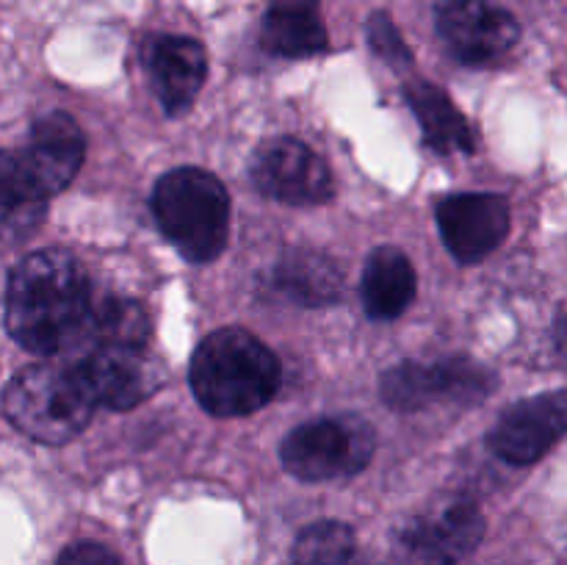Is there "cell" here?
I'll list each match as a JSON object with an SVG mask.
<instances>
[{
    "instance_id": "8",
    "label": "cell",
    "mask_w": 567,
    "mask_h": 565,
    "mask_svg": "<svg viewBox=\"0 0 567 565\" xmlns=\"http://www.w3.org/2000/svg\"><path fill=\"white\" fill-rule=\"evenodd\" d=\"M255 188L288 205H319L332 197L327 161L297 138L277 136L260 144L249 161Z\"/></svg>"
},
{
    "instance_id": "1",
    "label": "cell",
    "mask_w": 567,
    "mask_h": 565,
    "mask_svg": "<svg viewBox=\"0 0 567 565\" xmlns=\"http://www.w3.org/2000/svg\"><path fill=\"white\" fill-rule=\"evenodd\" d=\"M86 271L64 249H39L14 266L6 288V327L22 349L59 355L75 349L92 310Z\"/></svg>"
},
{
    "instance_id": "13",
    "label": "cell",
    "mask_w": 567,
    "mask_h": 565,
    "mask_svg": "<svg viewBox=\"0 0 567 565\" xmlns=\"http://www.w3.org/2000/svg\"><path fill=\"white\" fill-rule=\"evenodd\" d=\"M83 150H86V142L72 116L53 111L37 120L31 142L22 150V155L37 183L39 197L48 199L70 186L83 164Z\"/></svg>"
},
{
    "instance_id": "3",
    "label": "cell",
    "mask_w": 567,
    "mask_h": 565,
    "mask_svg": "<svg viewBox=\"0 0 567 565\" xmlns=\"http://www.w3.org/2000/svg\"><path fill=\"white\" fill-rule=\"evenodd\" d=\"M153 214L172 247L192 264H208L225 249L230 197L210 172L197 166L166 172L153 188Z\"/></svg>"
},
{
    "instance_id": "16",
    "label": "cell",
    "mask_w": 567,
    "mask_h": 565,
    "mask_svg": "<svg viewBox=\"0 0 567 565\" xmlns=\"http://www.w3.org/2000/svg\"><path fill=\"white\" fill-rule=\"evenodd\" d=\"M363 305L371 319H396L415 299V269L396 247H380L369 255L363 271Z\"/></svg>"
},
{
    "instance_id": "17",
    "label": "cell",
    "mask_w": 567,
    "mask_h": 565,
    "mask_svg": "<svg viewBox=\"0 0 567 565\" xmlns=\"http://www.w3.org/2000/svg\"><path fill=\"white\" fill-rule=\"evenodd\" d=\"M269 286L282 299L305 305V308L330 305L341 297V275H338L336 264L324 255L308 253V249L282 255L271 271Z\"/></svg>"
},
{
    "instance_id": "11",
    "label": "cell",
    "mask_w": 567,
    "mask_h": 565,
    "mask_svg": "<svg viewBox=\"0 0 567 565\" xmlns=\"http://www.w3.org/2000/svg\"><path fill=\"white\" fill-rule=\"evenodd\" d=\"M567 432V391H548L504 410L491 432V449L513 465H532Z\"/></svg>"
},
{
    "instance_id": "5",
    "label": "cell",
    "mask_w": 567,
    "mask_h": 565,
    "mask_svg": "<svg viewBox=\"0 0 567 565\" xmlns=\"http://www.w3.org/2000/svg\"><path fill=\"white\" fill-rule=\"evenodd\" d=\"M288 474L305 482H332L360 474L374 458V430L360 415L305 421L280 446Z\"/></svg>"
},
{
    "instance_id": "4",
    "label": "cell",
    "mask_w": 567,
    "mask_h": 565,
    "mask_svg": "<svg viewBox=\"0 0 567 565\" xmlns=\"http://www.w3.org/2000/svg\"><path fill=\"white\" fill-rule=\"evenodd\" d=\"M97 402L72 363H37L22 369L3 393L6 419L39 443L72 441L86 430Z\"/></svg>"
},
{
    "instance_id": "15",
    "label": "cell",
    "mask_w": 567,
    "mask_h": 565,
    "mask_svg": "<svg viewBox=\"0 0 567 565\" xmlns=\"http://www.w3.org/2000/svg\"><path fill=\"white\" fill-rule=\"evenodd\" d=\"M327 37L319 0H271L264 14V48L286 59L324 53Z\"/></svg>"
},
{
    "instance_id": "10",
    "label": "cell",
    "mask_w": 567,
    "mask_h": 565,
    "mask_svg": "<svg viewBox=\"0 0 567 565\" xmlns=\"http://www.w3.org/2000/svg\"><path fill=\"white\" fill-rule=\"evenodd\" d=\"M437 33L463 64H491L518 44L520 25L491 0H441Z\"/></svg>"
},
{
    "instance_id": "2",
    "label": "cell",
    "mask_w": 567,
    "mask_h": 565,
    "mask_svg": "<svg viewBox=\"0 0 567 565\" xmlns=\"http://www.w3.org/2000/svg\"><path fill=\"white\" fill-rule=\"evenodd\" d=\"M280 388V360L241 327L203 338L192 358V391L208 413L233 419L271 402Z\"/></svg>"
},
{
    "instance_id": "23",
    "label": "cell",
    "mask_w": 567,
    "mask_h": 565,
    "mask_svg": "<svg viewBox=\"0 0 567 565\" xmlns=\"http://www.w3.org/2000/svg\"><path fill=\"white\" fill-rule=\"evenodd\" d=\"M59 565H120V559L100 543H78L61 554Z\"/></svg>"
},
{
    "instance_id": "6",
    "label": "cell",
    "mask_w": 567,
    "mask_h": 565,
    "mask_svg": "<svg viewBox=\"0 0 567 565\" xmlns=\"http://www.w3.org/2000/svg\"><path fill=\"white\" fill-rule=\"evenodd\" d=\"M485 537V515L471 499L443 496L410 515L396 532L402 565H457Z\"/></svg>"
},
{
    "instance_id": "21",
    "label": "cell",
    "mask_w": 567,
    "mask_h": 565,
    "mask_svg": "<svg viewBox=\"0 0 567 565\" xmlns=\"http://www.w3.org/2000/svg\"><path fill=\"white\" fill-rule=\"evenodd\" d=\"M42 203L22 153L0 150V208H25Z\"/></svg>"
},
{
    "instance_id": "22",
    "label": "cell",
    "mask_w": 567,
    "mask_h": 565,
    "mask_svg": "<svg viewBox=\"0 0 567 565\" xmlns=\"http://www.w3.org/2000/svg\"><path fill=\"white\" fill-rule=\"evenodd\" d=\"M369 42H371V50H374L377 55H382L388 64L393 66L410 64L408 44H404L402 33L396 31V25H393L385 14H374L369 20Z\"/></svg>"
},
{
    "instance_id": "9",
    "label": "cell",
    "mask_w": 567,
    "mask_h": 565,
    "mask_svg": "<svg viewBox=\"0 0 567 565\" xmlns=\"http://www.w3.org/2000/svg\"><path fill=\"white\" fill-rule=\"evenodd\" d=\"M97 408L127 410L164 386V371L144 349L86 347L70 360Z\"/></svg>"
},
{
    "instance_id": "7",
    "label": "cell",
    "mask_w": 567,
    "mask_h": 565,
    "mask_svg": "<svg viewBox=\"0 0 567 565\" xmlns=\"http://www.w3.org/2000/svg\"><path fill=\"white\" fill-rule=\"evenodd\" d=\"M496 374L471 358H443L435 363L408 360L388 369L380 380L382 399L393 410H424L437 402L476 404L491 397Z\"/></svg>"
},
{
    "instance_id": "12",
    "label": "cell",
    "mask_w": 567,
    "mask_h": 565,
    "mask_svg": "<svg viewBox=\"0 0 567 565\" xmlns=\"http://www.w3.org/2000/svg\"><path fill=\"white\" fill-rule=\"evenodd\" d=\"M437 227L460 264H476L507 238L509 205L498 194H452L437 205Z\"/></svg>"
},
{
    "instance_id": "18",
    "label": "cell",
    "mask_w": 567,
    "mask_h": 565,
    "mask_svg": "<svg viewBox=\"0 0 567 565\" xmlns=\"http://www.w3.org/2000/svg\"><path fill=\"white\" fill-rule=\"evenodd\" d=\"M404 94H408L415 120L424 127L426 144H432L437 153H471L474 150V131H471L468 120L443 89L419 81L410 83Z\"/></svg>"
},
{
    "instance_id": "20",
    "label": "cell",
    "mask_w": 567,
    "mask_h": 565,
    "mask_svg": "<svg viewBox=\"0 0 567 565\" xmlns=\"http://www.w3.org/2000/svg\"><path fill=\"white\" fill-rule=\"evenodd\" d=\"M354 554L352 526L341 521H319L297 537L293 565H336Z\"/></svg>"
},
{
    "instance_id": "19",
    "label": "cell",
    "mask_w": 567,
    "mask_h": 565,
    "mask_svg": "<svg viewBox=\"0 0 567 565\" xmlns=\"http://www.w3.org/2000/svg\"><path fill=\"white\" fill-rule=\"evenodd\" d=\"M150 341V319L144 308L125 297H94L86 330L75 349L120 347L144 349Z\"/></svg>"
},
{
    "instance_id": "14",
    "label": "cell",
    "mask_w": 567,
    "mask_h": 565,
    "mask_svg": "<svg viewBox=\"0 0 567 565\" xmlns=\"http://www.w3.org/2000/svg\"><path fill=\"white\" fill-rule=\"evenodd\" d=\"M150 78L166 114H183L203 89L208 75V55L197 39L155 37L144 50Z\"/></svg>"
},
{
    "instance_id": "24",
    "label": "cell",
    "mask_w": 567,
    "mask_h": 565,
    "mask_svg": "<svg viewBox=\"0 0 567 565\" xmlns=\"http://www.w3.org/2000/svg\"><path fill=\"white\" fill-rule=\"evenodd\" d=\"M336 565H371V563H363V559H354V554L349 559H343V563H336Z\"/></svg>"
}]
</instances>
